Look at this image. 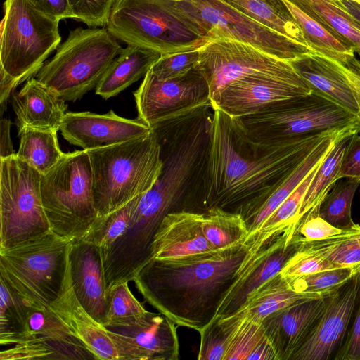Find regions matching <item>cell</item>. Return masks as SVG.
Masks as SVG:
<instances>
[{
    "label": "cell",
    "mask_w": 360,
    "mask_h": 360,
    "mask_svg": "<svg viewBox=\"0 0 360 360\" xmlns=\"http://www.w3.org/2000/svg\"><path fill=\"white\" fill-rule=\"evenodd\" d=\"M212 108L199 212L217 207L246 222L325 137L341 130L261 143L249 138L238 117Z\"/></svg>",
    "instance_id": "cell-1"
},
{
    "label": "cell",
    "mask_w": 360,
    "mask_h": 360,
    "mask_svg": "<svg viewBox=\"0 0 360 360\" xmlns=\"http://www.w3.org/2000/svg\"><path fill=\"white\" fill-rule=\"evenodd\" d=\"M252 240L175 260L150 259L133 281L144 300L177 326L198 332L217 315Z\"/></svg>",
    "instance_id": "cell-2"
},
{
    "label": "cell",
    "mask_w": 360,
    "mask_h": 360,
    "mask_svg": "<svg viewBox=\"0 0 360 360\" xmlns=\"http://www.w3.org/2000/svg\"><path fill=\"white\" fill-rule=\"evenodd\" d=\"M117 39L161 56L207 43L198 19L183 1L115 0L106 25Z\"/></svg>",
    "instance_id": "cell-3"
},
{
    "label": "cell",
    "mask_w": 360,
    "mask_h": 360,
    "mask_svg": "<svg viewBox=\"0 0 360 360\" xmlns=\"http://www.w3.org/2000/svg\"><path fill=\"white\" fill-rule=\"evenodd\" d=\"M86 151L98 217L145 194L162 171L160 145L153 129L141 138Z\"/></svg>",
    "instance_id": "cell-4"
},
{
    "label": "cell",
    "mask_w": 360,
    "mask_h": 360,
    "mask_svg": "<svg viewBox=\"0 0 360 360\" xmlns=\"http://www.w3.org/2000/svg\"><path fill=\"white\" fill-rule=\"evenodd\" d=\"M122 49L106 27H77L34 77L65 102L75 101L96 89Z\"/></svg>",
    "instance_id": "cell-5"
},
{
    "label": "cell",
    "mask_w": 360,
    "mask_h": 360,
    "mask_svg": "<svg viewBox=\"0 0 360 360\" xmlns=\"http://www.w3.org/2000/svg\"><path fill=\"white\" fill-rule=\"evenodd\" d=\"M40 191L51 229L60 236L82 238L98 218L91 165L85 150L65 153L41 175Z\"/></svg>",
    "instance_id": "cell-6"
},
{
    "label": "cell",
    "mask_w": 360,
    "mask_h": 360,
    "mask_svg": "<svg viewBox=\"0 0 360 360\" xmlns=\"http://www.w3.org/2000/svg\"><path fill=\"white\" fill-rule=\"evenodd\" d=\"M72 240L50 231L0 250V276L22 298L49 307L63 288Z\"/></svg>",
    "instance_id": "cell-7"
},
{
    "label": "cell",
    "mask_w": 360,
    "mask_h": 360,
    "mask_svg": "<svg viewBox=\"0 0 360 360\" xmlns=\"http://www.w3.org/2000/svg\"><path fill=\"white\" fill-rule=\"evenodd\" d=\"M1 26V71L17 87L35 76L61 41L59 20L28 0H6Z\"/></svg>",
    "instance_id": "cell-8"
},
{
    "label": "cell",
    "mask_w": 360,
    "mask_h": 360,
    "mask_svg": "<svg viewBox=\"0 0 360 360\" xmlns=\"http://www.w3.org/2000/svg\"><path fill=\"white\" fill-rule=\"evenodd\" d=\"M247 135L261 143H272L304 134L358 128L357 117L313 91L274 103L262 110L238 117Z\"/></svg>",
    "instance_id": "cell-9"
},
{
    "label": "cell",
    "mask_w": 360,
    "mask_h": 360,
    "mask_svg": "<svg viewBox=\"0 0 360 360\" xmlns=\"http://www.w3.org/2000/svg\"><path fill=\"white\" fill-rule=\"evenodd\" d=\"M41 176L16 154L0 159V250L51 231Z\"/></svg>",
    "instance_id": "cell-10"
},
{
    "label": "cell",
    "mask_w": 360,
    "mask_h": 360,
    "mask_svg": "<svg viewBox=\"0 0 360 360\" xmlns=\"http://www.w3.org/2000/svg\"><path fill=\"white\" fill-rule=\"evenodd\" d=\"M196 68L208 84L211 103L226 86L243 79L304 80L290 61L235 40L213 41L200 48Z\"/></svg>",
    "instance_id": "cell-11"
},
{
    "label": "cell",
    "mask_w": 360,
    "mask_h": 360,
    "mask_svg": "<svg viewBox=\"0 0 360 360\" xmlns=\"http://www.w3.org/2000/svg\"><path fill=\"white\" fill-rule=\"evenodd\" d=\"M183 1L199 21L207 43L235 40L290 62L314 53L308 46L274 31L221 0Z\"/></svg>",
    "instance_id": "cell-12"
},
{
    "label": "cell",
    "mask_w": 360,
    "mask_h": 360,
    "mask_svg": "<svg viewBox=\"0 0 360 360\" xmlns=\"http://www.w3.org/2000/svg\"><path fill=\"white\" fill-rule=\"evenodd\" d=\"M252 240L239 276L222 300L216 316H225L238 311L248 296L262 283L281 272L302 245L294 226L284 230H257Z\"/></svg>",
    "instance_id": "cell-13"
},
{
    "label": "cell",
    "mask_w": 360,
    "mask_h": 360,
    "mask_svg": "<svg viewBox=\"0 0 360 360\" xmlns=\"http://www.w3.org/2000/svg\"><path fill=\"white\" fill-rule=\"evenodd\" d=\"M134 96L137 118L151 128L212 104L208 84L197 68L169 79H158L149 70Z\"/></svg>",
    "instance_id": "cell-14"
},
{
    "label": "cell",
    "mask_w": 360,
    "mask_h": 360,
    "mask_svg": "<svg viewBox=\"0 0 360 360\" xmlns=\"http://www.w3.org/2000/svg\"><path fill=\"white\" fill-rule=\"evenodd\" d=\"M359 288L360 271L330 295L312 330L290 360H328L335 356L347 333Z\"/></svg>",
    "instance_id": "cell-15"
},
{
    "label": "cell",
    "mask_w": 360,
    "mask_h": 360,
    "mask_svg": "<svg viewBox=\"0 0 360 360\" xmlns=\"http://www.w3.org/2000/svg\"><path fill=\"white\" fill-rule=\"evenodd\" d=\"M177 325L163 314L148 311L134 323L106 328L119 360H178Z\"/></svg>",
    "instance_id": "cell-16"
},
{
    "label": "cell",
    "mask_w": 360,
    "mask_h": 360,
    "mask_svg": "<svg viewBox=\"0 0 360 360\" xmlns=\"http://www.w3.org/2000/svg\"><path fill=\"white\" fill-rule=\"evenodd\" d=\"M152 129L138 118L126 119L112 110L105 114L68 112L60 127L67 141L85 150L141 138L149 134Z\"/></svg>",
    "instance_id": "cell-17"
},
{
    "label": "cell",
    "mask_w": 360,
    "mask_h": 360,
    "mask_svg": "<svg viewBox=\"0 0 360 360\" xmlns=\"http://www.w3.org/2000/svg\"><path fill=\"white\" fill-rule=\"evenodd\" d=\"M311 91L304 80L247 78L229 84L211 103L212 108L230 117H242L274 103L306 96Z\"/></svg>",
    "instance_id": "cell-18"
},
{
    "label": "cell",
    "mask_w": 360,
    "mask_h": 360,
    "mask_svg": "<svg viewBox=\"0 0 360 360\" xmlns=\"http://www.w3.org/2000/svg\"><path fill=\"white\" fill-rule=\"evenodd\" d=\"M70 276L75 294L96 321L105 324L108 290L101 249L82 238L72 240L69 250Z\"/></svg>",
    "instance_id": "cell-19"
},
{
    "label": "cell",
    "mask_w": 360,
    "mask_h": 360,
    "mask_svg": "<svg viewBox=\"0 0 360 360\" xmlns=\"http://www.w3.org/2000/svg\"><path fill=\"white\" fill-rule=\"evenodd\" d=\"M331 293L300 300L262 320L264 334L274 349L276 360H290L312 330Z\"/></svg>",
    "instance_id": "cell-20"
},
{
    "label": "cell",
    "mask_w": 360,
    "mask_h": 360,
    "mask_svg": "<svg viewBox=\"0 0 360 360\" xmlns=\"http://www.w3.org/2000/svg\"><path fill=\"white\" fill-rule=\"evenodd\" d=\"M202 223V212L181 210L167 214L153 238L150 259L175 260L216 250L205 238Z\"/></svg>",
    "instance_id": "cell-21"
},
{
    "label": "cell",
    "mask_w": 360,
    "mask_h": 360,
    "mask_svg": "<svg viewBox=\"0 0 360 360\" xmlns=\"http://www.w3.org/2000/svg\"><path fill=\"white\" fill-rule=\"evenodd\" d=\"M49 307L95 359L119 360L108 330L89 315L78 301L72 285L70 262L60 293Z\"/></svg>",
    "instance_id": "cell-22"
},
{
    "label": "cell",
    "mask_w": 360,
    "mask_h": 360,
    "mask_svg": "<svg viewBox=\"0 0 360 360\" xmlns=\"http://www.w3.org/2000/svg\"><path fill=\"white\" fill-rule=\"evenodd\" d=\"M11 98L18 129L60 130L68 105L35 77L27 80L19 91H13Z\"/></svg>",
    "instance_id": "cell-23"
},
{
    "label": "cell",
    "mask_w": 360,
    "mask_h": 360,
    "mask_svg": "<svg viewBox=\"0 0 360 360\" xmlns=\"http://www.w3.org/2000/svg\"><path fill=\"white\" fill-rule=\"evenodd\" d=\"M311 91L359 115L354 91L337 61L311 53L290 61Z\"/></svg>",
    "instance_id": "cell-24"
},
{
    "label": "cell",
    "mask_w": 360,
    "mask_h": 360,
    "mask_svg": "<svg viewBox=\"0 0 360 360\" xmlns=\"http://www.w3.org/2000/svg\"><path fill=\"white\" fill-rule=\"evenodd\" d=\"M160 57L158 52L128 44L110 64L96 87V94L105 99L119 94L144 77Z\"/></svg>",
    "instance_id": "cell-25"
},
{
    "label": "cell",
    "mask_w": 360,
    "mask_h": 360,
    "mask_svg": "<svg viewBox=\"0 0 360 360\" xmlns=\"http://www.w3.org/2000/svg\"><path fill=\"white\" fill-rule=\"evenodd\" d=\"M323 296L297 292L278 273L255 289L238 311L245 318L261 323L267 316L296 302Z\"/></svg>",
    "instance_id": "cell-26"
},
{
    "label": "cell",
    "mask_w": 360,
    "mask_h": 360,
    "mask_svg": "<svg viewBox=\"0 0 360 360\" xmlns=\"http://www.w3.org/2000/svg\"><path fill=\"white\" fill-rule=\"evenodd\" d=\"M353 134H348L339 139L320 164L302 201L295 223L296 233L304 221L319 214L321 202L339 180L342 157Z\"/></svg>",
    "instance_id": "cell-27"
},
{
    "label": "cell",
    "mask_w": 360,
    "mask_h": 360,
    "mask_svg": "<svg viewBox=\"0 0 360 360\" xmlns=\"http://www.w3.org/2000/svg\"><path fill=\"white\" fill-rule=\"evenodd\" d=\"M347 46L360 49V26L334 0H288Z\"/></svg>",
    "instance_id": "cell-28"
},
{
    "label": "cell",
    "mask_w": 360,
    "mask_h": 360,
    "mask_svg": "<svg viewBox=\"0 0 360 360\" xmlns=\"http://www.w3.org/2000/svg\"><path fill=\"white\" fill-rule=\"evenodd\" d=\"M221 1L274 31L307 46L298 24L283 0Z\"/></svg>",
    "instance_id": "cell-29"
},
{
    "label": "cell",
    "mask_w": 360,
    "mask_h": 360,
    "mask_svg": "<svg viewBox=\"0 0 360 360\" xmlns=\"http://www.w3.org/2000/svg\"><path fill=\"white\" fill-rule=\"evenodd\" d=\"M20 145L16 155L41 175L51 170L63 157L57 132L30 127L18 129Z\"/></svg>",
    "instance_id": "cell-30"
},
{
    "label": "cell",
    "mask_w": 360,
    "mask_h": 360,
    "mask_svg": "<svg viewBox=\"0 0 360 360\" xmlns=\"http://www.w3.org/2000/svg\"><path fill=\"white\" fill-rule=\"evenodd\" d=\"M301 240L300 250L321 256L338 267H360L359 224L324 239Z\"/></svg>",
    "instance_id": "cell-31"
},
{
    "label": "cell",
    "mask_w": 360,
    "mask_h": 360,
    "mask_svg": "<svg viewBox=\"0 0 360 360\" xmlns=\"http://www.w3.org/2000/svg\"><path fill=\"white\" fill-rule=\"evenodd\" d=\"M202 225L205 238L216 250L242 243L249 235L240 214L217 207L202 212Z\"/></svg>",
    "instance_id": "cell-32"
},
{
    "label": "cell",
    "mask_w": 360,
    "mask_h": 360,
    "mask_svg": "<svg viewBox=\"0 0 360 360\" xmlns=\"http://www.w3.org/2000/svg\"><path fill=\"white\" fill-rule=\"evenodd\" d=\"M298 24L307 46L315 53L338 63L354 54V49L345 46L288 0H283Z\"/></svg>",
    "instance_id": "cell-33"
},
{
    "label": "cell",
    "mask_w": 360,
    "mask_h": 360,
    "mask_svg": "<svg viewBox=\"0 0 360 360\" xmlns=\"http://www.w3.org/2000/svg\"><path fill=\"white\" fill-rule=\"evenodd\" d=\"M22 299L27 316V335L25 342L40 338L87 350L49 307L36 304Z\"/></svg>",
    "instance_id": "cell-34"
},
{
    "label": "cell",
    "mask_w": 360,
    "mask_h": 360,
    "mask_svg": "<svg viewBox=\"0 0 360 360\" xmlns=\"http://www.w3.org/2000/svg\"><path fill=\"white\" fill-rule=\"evenodd\" d=\"M27 316L22 297L0 276V343L16 345L25 341Z\"/></svg>",
    "instance_id": "cell-35"
},
{
    "label": "cell",
    "mask_w": 360,
    "mask_h": 360,
    "mask_svg": "<svg viewBox=\"0 0 360 360\" xmlns=\"http://www.w3.org/2000/svg\"><path fill=\"white\" fill-rule=\"evenodd\" d=\"M243 319L240 311L225 316H216L198 331L200 341L198 359L224 360L230 340Z\"/></svg>",
    "instance_id": "cell-36"
},
{
    "label": "cell",
    "mask_w": 360,
    "mask_h": 360,
    "mask_svg": "<svg viewBox=\"0 0 360 360\" xmlns=\"http://www.w3.org/2000/svg\"><path fill=\"white\" fill-rule=\"evenodd\" d=\"M84 359H95L87 350L40 338L16 344L15 347L2 350L0 353L1 360Z\"/></svg>",
    "instance_id": "cell-37"
},
{
    "label": "cell",
    "mask_w": 360,
    "mask_h": 360,
    "mask_svg": "<svg viewBox=\"0 0 360 360\" xmlns=\"http://www.w3.org/2000/svg\"><path fill=\"white\" fill-rule=\"evenodd\" d=\"M142 195L109 214L98 217L82 239L97 245L102 252L108 250L129 226Z\"/></svg>",
    "instance_id": "cell-38"
},
{
    "label": "cell",
    "mask_w": 360,
    "mask_h": 360,
    "mask_svg": "<svg viewBox=\"0 0 360 360\" xmlns=\"http://www.w3.org/2000/svg\"><path fill=\"white\" fill-rule=\"evenodd\" d=\"M336 183L321 202L319 216L333 226L345 230L355 225L351 215L352 202L360 180L345 178Z\"/></svg>",
    "instance_id": "cell-39"
},
{
    "label": "cell",
    "mask_w": 360,
    "mask_h": 360,
    "mask_svg": "<svg viewBox=\"0 0 360 360\" xmlns=\"http://www.w3.org/2000/svg\"><path fill=\"white\" fill-rule=\"evenodd\" d=\"M128 281L108 290V312L105 328L129 326L141 319L148 311L134 296Z\"/></svg>",
    "instance_id": "cell-40"
},
{
    "label": "cell",
    "mask_w": 360,
    "mask_h": 360,
    "mask_svg": "<svg viewBox=\"0 0 360 360\" xmlns=\"http://www.w3.org/2000/svg\"><path fill=\"white\" fill-rule=\"evenodd\" d=\"M360 271V267L348 266L330 269L288 281L297 292L326 295L349 281Z\"/></svg>",
    "instance_id": "cell-41"
},
{
    "label": "cell",
    "mask_w": 360,
    "mask_h": 360,
    "mask_svg": "<svg viewBox=\"0 0 360 360\" xmlns=\"http://www.w3.org/2000/svg\"><path fill=\"white\" fill-rule=\"evenodd\" d=\"M320 164L313 169L301 184L264 221L258 230L278 231L284 230L290 226H294L295 229V223L304 195Z\"/></svg>",
    "instance_id": "cell-42"
},
{
    "label": "cell",
    "mask_w": 360,
    "mask_h": 360,
    "mask_svg": "<svg viewBox=\"0 0 360 360\" xmlns=\"http://www.w3.org/2000/svg\"><path fill=\"white\" fill-rule=\"evenodd\" d=\"M264 335L262 323L244 316L230 340L224 360H248Z\"/></svg>",
    "instance_id": "cell-43"
},
{
    "label": "cell",
    "mask_w": 360,
    "mask_h": 360,
    "mask_svg": "<svg viewBox=\"0 0 360 360\" xmlns=\"http://www.w3.org/2000/svg\"><path fill=\"white\" fill-rule=\"evenodd\" d=\"M200 49L174 54L161 56L150 68L160 79H169L185 76L198 65Z\"/></svg>",
    "instance_id": "cell-44"
},
{
    "label": "cell",
    "mask_w": 360,
    "mask_h": 360,
    "mask_svg": "<svg viewBox=\"0 0 360 360\" xmlns=\"http://www.w3.org/2000/svg\"><path fill=\"white\" fill-rule=\"evenodd\" d=\"M336 268L340 267L321 256L299 249L280 273L289 281L322 270Z\"/></svg>",
    "instance_id": "cell-45"
},
{
    "label": "cell",
    "mask_w": 360,
    "mask_h": 360,
    "mask_svg": "<svg viewBox=\"0 0 360 360\" xmlns=\"http://www.w3.org/2000/svg\"><path fill=\"white\" fill-rule=\"evenodd\" d=\"M115 0H69L74 20L89 27L106 26Z\"/></svg>",
    "instance_id": "cell-46"
},
{
    "label": "cell",
    "mask_w": 360,
    "mask_h": 360,
    "mask_svg": "<svg viewBox=\"0 0 360 360\" xmlns=\"http://www.w3.org/2000/svg\"><path fill=\"white\" fill-rule=\"evenodd\" d=\"M353 324L333 356L335 360H360V288Z\"/></svg>",
    "instance_id": "cell-47"
},
{
    "label": "cell",
    "mask_w": 360,
    "mask_h": 360,
    "mask_svg": "<svg viewBox=\"0 0 360 360\" xmlns=\"http://www.w3.org/2000/svg\"><path fill=\"white\" fill-rule=\"evenodd\" d=\"M338 178L360 180V133L353 134L342 157Z\"/></svg>",
    "instance_id": "cell-48"
},
{
    "label": "cell",
    "mask_w": 360,
    "mask_h": 360,
    "mask_svg": "<svg viewBox=\"0 0 360 360\" xmlns=\"http://www.w3.org/2000/svg\"><path fill=\"white\" fill-rule=\"evenodd\" d=\"M342 229L336 228L319 215L304 221L297 229V233L304 240H320L338 235Z\"/></svg>",
    "instance_id": "cell-49"
},
{
    "label": "cell",
    "mask_w": 360,
    "mask_h": 360,
    "mask_svg": "<svg viewBox=\"0 0 360 360\" xmlns=\"http://www.w3.org/2000/svg\"><path fill=\"white\" fill-rule=\"evenodd\" d=\"M37 9L58 20L74 19L69 0H28Z\"/></svg>",
    "instance_id": "cell-50"
},
{
    "label": "cell",
    "mask_w": 360,
    "mask_h": 360,
    "mask_svg": "<svg viewBox=\"0 0 360 360\" xmlns=\"http://www.w3.org/2000/svg\"><path fill=\"white\" fill-rule=\"evenodd\" d=\"M338 63L351 85L358 103V133H360V60L356 58L354 53L344 61Z\"/></svg>",
    "instance_id": "cell-51"
},
{
    "label": "cell",
    "mask_w": 360,
    "mask_h": 360,
    "mask_svg": "<svg viewBox=\"0 0 360 360\" xmlns=\"http://www.w3.org/2000/svg\"><path fill=\"white\" fill-rule=\"evenodd\" d=\"M11 122L1 118L0 123V159L6 158L16 154L11 139Z\"/></svg>",
    "instance_id": "cell-52"
},
{
    "label": "cell",
    "mask_w": 360,
    "mask_h": 360,
    "mask_svg": "<svg viewBox=\"0 0 360 360\" xmlns=\"http://www.w3.org/2000/svg\"><path fill=\"white\" fill-rule=\"evenodd\" d=\"M248 360H276L274 349L266 335L257 343Z\"/></svg>",
    "instance_id": "cell-53"
},
{
    "label": "cell",
    "mask_w": 360,
    "mask_h": 360,
    "mask_svg": "<svg viewBox=\"0 0 360 360\" xmlns=\"http://www.w3.org/2000/svg\"><path fill=\"white\" fill-rule=\"evenodd\" d=\"M344 8L360 26V4L352 0H334Z\"/></svg>",
    "instance_id": "cell-54"
},
{
    "label": "cell",
    "mask_w": 360,
    "mask_h": 360,
    "mask_svg": "<svg viewBox=\"0 0 360 360\" xmlns=\"http://www.w3.org/2000/svg\"><path fill=\"white\" fill-rule=\"evenodd\" d=\"M354 53H357L360 56V49H355Z\"/></svg>",
    "instance_id": "cell-55"
},
{
    "label": "cell",
    "mask_w": 360,
    "mask_h": 360,
    "mask_svg": "<svg viewBox=\"0 0 360 360\" xmlns=\"http://www.w3.org/2000/svg\"><path fill=\"white\" fill-rule=\"evenodd\" d=\"M172 1H184V0H172Z\"/></svg>",
    "instance_id": "cell-56"
},
{
    "label": "cell",
    "mask_w": 360,
    "mask_h": 360,
    "mask_svg": "<svg viewBox=\"0 0 360 360\" xmlns=\"http://www.w3.org/2000/svg\"><path fill=\"white\" fill-rule=\"evenodd\" d=\"M352 1H356L358 3L360 2V0H352Z\"/></svg>",
    "instance_id": "cell-57"
},
{
    "label": "cell",
    "mask_w": 360,
    "mask_h": 360,
    "mask_svg": "<svg viewBox=\"0 0 360 360\" xmlns=\"http://www.w3.org/2000/svg\"><path fill=\"white\" fill-rule=\"evenodd\" d=\"M360 4V2H359Z\"/></svg>",
    "instance_id": "cell-58"
}]
</instances>
